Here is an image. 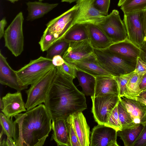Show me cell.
<instances>
[{
    "instance_id": "f5cc1de1",
    "label": "cell",
    "mask_w": 146,
    "mask_h": 146,
    "mask_svg": "<svg viewBox=\"0 0 146 146\" xmlns=\"http://www.w3.org/2000/svg\"><path fill=\"white\" fill-rule=\"evenodd\" d=\"M39 1H42L43 0H38Z\"/></svg>"
},
{
    "instance_id": "8d00e7d4",
    "label": "cell",
    "mask_w": 146,
    "mask_h": 146,
    "mask_svg": "<svg viewBox=\"0 0 146 146\" xmlns=\"http://www.w3.org/2000/svg\"><path fill=\"white\" fill-rule=\"evenodd\" d=\"M110 0H94L95 7L98 10L107 16L110 6Z\"/></svg>"
},
{
    "instance_id": "7dc6e473",
    "label": "cell",
    "mask_w": 146,
    "mask_h": 146,
    "mask_svg": "<svg viewBox=\"0 0 146 146\" xmlns=\"http://www.w3.org/2000/svg\"><path fill=\"white\" fill-rule=\"evenodd\" d=\"M136 99L142 102L146 106V100L137 97Z\"/></svg>"
},
{
    "instance_id": "c3c4849f",
    "label": "cell",
    "mask_w": 146,
    "mask_h": 146,
    "mask_svg": "<svg viewBox=\"0 0 146 146\" xmlns=\"http://www.w3.org/2000/svg\"><path fill=\"white\" fill-rule=\"evenodd\" d=\"M78 0H61L62 2H66L69 3H71L75 1H76Z\"/></svg>"
},
{
    "instance_id": "30bf717a",
    "label": "cell",
    "mask_w": 146,
    "mask_h": 146,
    "mask_svg": "<svg viewBox=\"0 0 146 146\" xmlns=\"http://www.w3.org/2000/svg\"><path fill=\"white\" fill-rule=\"evenodd\" d=\"M78 10V7L76 4L46 24V28L53 35L57 42L63 39L65 34L72 27Z\"/></svg>"
},
{
    "instance_id": "5b68a950",
    "label": "cell",
    "mask_w": 146,
    "mask_h": 146,
    "mask_svg": "<svg viewBox=\"0 0 146 146\" xmlns=\"http://www.w3.org/2000/svg\"><path fill=\"white\" fill-rule=\"evenodd\" d=\"M56 72V68L55 67L25 91L27 96L25 103L27 111L45 102Z\"/></svg>"
},
{
    "instance_id": "4fadbf2b",
    "label": "cell",
    "mask_w": 146,
    "mask_h": 146,
    "mask_svg": "<svg viewBox=\"0 0 146 146\" xmlns=\"http://www.w3.org/2000/svg\"><path fill=\"white\" fill-rule=\"evenodd\" d=\"M117 131L104 125L98 124L92 130L90 146H119L117 141Z\"/></svg>"
},
{
    "instance_id": "8992f818",
    "label": "cell",
    "mask_w": 146,
    "mask_h": 146,
    "mask_svg": "<svg viewBox=\"0 0 146 146\" xmlns=\"http://www.w3.org/2000/svg\"><path fill=\"white\" fill-rule=\"evenodd\" d=\"M23 13L20 12L5 31V46L15 56H19L23 50L24 36Z\"/></svg>"
},
{
    "instance_id": "9c48e42d",
    "label": "cell",
    "mask_w": 146,
    "mask_h": 146,
    "mask_svg": "<svg viewBox=\"0 0 146 146\" xmlns=\"http://www.w3.org/2000/svg\"><path fill=\"white\" fill-rule=\"evenodd\" d=\"M92 102V111L98 124L105 125L108 121L112 112L117 104L119 96H91Z\"/></svg>"
},
{
    "instance_id": "ab89813d",
    "label": "cell",
    "mask_w": 146,
    "mask_h": 146,
    "mask_svg": "<svg viewBox=\"0 0 146 146\" xmlns=\"http://www.w3.org/2000/svg\"><path fill=\"white\" fill-rule=\"evenodd\" d=\"M52 60L53 64L56 67L62 65L65 62L62 56L60 55L54 56Z\"/></svg>"
},
{
    "instance_id": "f907efd6",
    "label": "cell",
    "mask_w": 146,
    "mask_h": 146,
    "mask_svg": "<svg viewBox=\"0 0 146 146\" xmlns=\"http://www.w3.org/2000/svg\"><path fill=\"white\" fill-rule=\"evenodd\" d=\"M0 108L1 110L3 108V103L2 99L0 98Z\"/></svg>"
},
{
    "instance_id": "ac0fdd59",
    "label": "cell",
    "mask_w": 146,
    "mask_h": 146,
    "mask_svg": "<svg viewBox=\"0 0 146 146\" xmlns=\"http://www.w3.org/2000/svg\"><path fill=\"white\" fill-rule=\"evenodd\" d=\"M108 48L127 60L137 63L140 52L139 48L132 42L127 36L124 40L113 43Z\"/></svg>"
},
{
    "instance_id": "f1b7e54d",
    "label": "cell",
    "mask_w": 146,
    "mask_h": 146,
    "mask_svg": "<svg viewBox=\"0 0 146 146\" xmlns=\"http://www.w3.org/2000/svg\"><path fill=\"white\" fill-rule=\"evenodd\" d=\"M120 7L124 13L144 10L146 8V0H126Z\"/></svg>"
},
{
    "instance_id": "816d5d0a",
    "label": "cell",
    "mask_w": 146,
    "mask_h": 146,
    "mask_svg": "<svg viewBox=\"0 0 146 146\" xmlns=\"http://www.w3.org/2000/svg\"><path fill=\"white\" fill-rule=\"evenodd\" d=\"M7 1H9L13 3H15L16 2H17L19 1V0H7Z\"/></svg>"
},
{
    "instance_id": "d590c367",
    "label": "cell",
    "mask_w": 146,
    "mask_h": 146,
    "mask_svg": "<svg viewBox=\"0 0 146 146\" xmlns=\"http://www.w3.org/2000/svg\"><path fill=\"white\" fill-rule=\"evenodd\" d=\"M56 67L57 70L71 76L74 79L76 77L77 71L72 63L68 62L65 60L63 64Z\"/></svg>"
},
{
    "instance_id": "f546056e",
    "label": "cell",
    "mask_w": 146,
    "mask_h": 146,
    "mask_svg": "<svg viewBox=\"0 0 146 146\" xmlns=\"http://www.w3.org/2000/svg\"><path fill=\"white\" fill-rule=\"evenodd\" d=\"M70 42L62 39L54 44L46 51V58L52 59L56 55L62 56L68 48Z\"/></svg>"
},
{
    "instance_id": "83f0119b",
    "label": "cell",
    "mask_w": 146,
    "mask_h": 146,
    "mask_svg": "<svg viewBox=\"0 0 146 146\" xmlns=\"http://www.w3.org/2000/svg\"><path fill=\"white\" fill-rule=\"evenodd\" d=\"M0 123L4 133L7 136L13 138L17 143L16 125L15 121L12 118H7L3 113H0Z\"/></svg>"
},
{
    "instance_id": "9a60e30c",
    "label": "cell",
    "mask_w": 146,
    "mask_h": 146,
    "mask_svg": "<svg viewBox=\"0 0 146 146\" xmlns=\"http://www.w3.org/2000/svg\"><path fill=\"white\" fill-rule=\"evenodd\" d=\"M120 100L135 124L146 123V106L137 99L123 97Z\"/></svg>"
},
{
    "instance_id": "1f68e13d",
    "label": "cell",
    "mask_w": 146,
    "mask_h": 146,
    "mask_svg": "<svg viewBox=\"0 0 146 146\" xmlns=\"http://www.w3.org/2000/svg\"><path fill=\"white\" fill-rule=\"evenodd\" d=\"M57 42L53 34L46 28L39 42L41 50L42 52L47 51L54 44Z\"/></svg>"
},
{
    "instance_id": "277c9868",
    "label": "cell",
    "mask_w": 146,
    "mask_h": 146,
    "mask_svg": "<svg viewBox=\"0 0 146 146\" xmlns=\"http://www.w3.org/2000/svg\"><path fill=\"white\" fill-rule=\"evenodd\" d=\"M54 67L51 59L41 56L31 60L16 72L20 85L28 87L39 80Z\"/></svg>"
},
{
    "instance_id": "d6a6232c",
    "label": "cell",
    "mask_w": 146,
    "mask_h": 146,
    "mask_svg": "<svg viewBox=\"0 0 146 146\" xmlns=\"http://www.w3.org/2000/svg\"><path fill=\"white\" fill-rule=\"evenodd\" d=\"M68 126L70 146H81L74 125L72 114L66 119Z\"/></svg>"
},
{
    "instance_id": "7c38bea8",
    "label": "cell",
    "mask_w": 146,
    "mask_h": 146,
    "mask_svg": "<svg viewBox=\"0 0 146 146\" xmlns=\"http://www.w3.org/2000/svg\"><path fill=\"white\" fill-rule=\"evenodd\" d=\"M94 48L89 40L70 42L62 57L68 62H75L95 56Z\"/></svg>"
},
{
    "instance_id": "ee69618b",
    "label": "cell",
    "mask_w": 146,
    "mask_h": 146,
    "mask_svg": "<svg viewBox=\"0 0 146 146\" xmlns=\"http://www.w3.org/2000/svg\"><path fill=\"white\" fill-rule=\"evenodd\" d=\"M6 143L7 146H17L16 143L13 138L9 137L7 136Z\"/></svg>"
},
{
    "instance_id": "d4e9b609",
    "label": "cell",
    "mask_w": 146,
    "mask_h": 146,
    "mask_svg": "<svg viewBox=\"0 0 146 146\" xmlns=\"http://www.w3.org/2000/svg\"><path fill=\"white\" fill-rule=\"evenodd\" d=\"M63 39L69 42L88 40L87 25L80 24L72 26L65 34Z\"/></svg>"
},
{
    "instance_id": "6da1fadb",
    "label": "cell",
    "mask_w": 146,
    "mask_h": 146,
    "mask_svg": "<svg viewBox=\"0 0 146 146\" xmlns=\"http://www.w3.org/2000/svg\"><path fill=\"white\" fill-rule=\"evenodd\" d=\"M73 79L56 69L44 103L52 120L66 119L70 115L87 109L85 95L75 86Z\"/></svg>"
},
{
    "instance_id": "60d3db41",
    "label": "cell",
    "mask_w": 146,
    "mask_h": 146,
    "mask_svg": "<svg viewBox=\"0 0 146 146\" xmlns=\"http://www.w3.org/2000/svg\"><path fill=\"white\" fill-rule=\"evenodd\" d=\"M139 48L140 52L139 57L146 63V40Z\"/></svg>"
},
{
    "instance_id": "ba28073f",
    "label": "cell",
    "mask_w": 146,
    "mask_h": 146,
    "mask_svg": "<svg viewBox=\"0 0 146 146\" xmlns=\"http://www.w3.org/2000/svg\"><path fill=\"white\" fill-rule=\"evenodd\" d=\"M113 43L125 40L127 35L123 21L118 10L114 9L106 16L104 21L97 25Z\"/></svg>"
},
{
    "instance_id": "681fc988",
    "label": "cell",
    "mask_w": 146,
    "mask_h": 146,
    "mask_svg": "<svg viewBox=\"0 0 146 146\" xmlns=\"http://www.w3.org/2000/svg\"><path fill=\"white\" fill-rule=\"evenodd\" d=\"M126 0H119L118 2L117 5L118 6H120Z\"/></svg>"
},
{
    "instance_id": "7bdbcfd3",
    "label": "cell",
    "mask_w": 146,
    "mask_h": 146,
    "mask_svg": "<svg viewBox=\"0 0 146 146\" xmlns=\"http://www.w3.org/2000/svg\"><path fill=\"white\" fill-rule=\"evenodd\" d=\"M139 87L141 92L146 90V74L143 76Z\"/></svg>"
},
{
    "instance_id": "7402d4cb",
    "label": "cell",
    "mask_w": 146,
    "mask_h": 146,
    "mask_svg": "<svg viewBox=\"0 0 146 146\" xmlns=\"http://www.w3.org/2000/svg\"><path fill=\"white\" fill-rule=\"evenodd\" d=\"M28 14V21H32L42 17L58 5V3L50 4L41 1H28L26 3Z\"/></svg>"
},
{
    "instance_id": "e0dca14e",
    "label": "cell",
    "mask_w": 146,
    "mask_h": 146,
    "mask_svg": "<svg viewBox=\"0 0 146 146\" xmlns=\"http://www.w3.org/2000/svg\"><path fill=\"white\" fill-rule=\"evenodd\" d=\"M95 78L94 96H119L118 84L115 77L102 76Z\"/></svg>"
},
{
    "instance_id": "836d02e7",
    "label": "cell",
    "mask_w": 146,
    "mask_h": 146,
    "mask_svg": "<svg viewBox=\"0 0 146 146\" xmlns=\"http://www.w3.org/2000/svg\"><path fill=\"white\" fill-rule=\"evenodd\" d=\"M134 72V71L127 74L115 77L118 84L120 98L124 97L127 83Z\"/></svg>"
},
{
    "instance_id": "5bb4252c",
    "label": "cell",
    "mask_w": 146,
    "mask_h": 146,
    "mask_svg": "<svg viewBox=\"0 0 146 146\" xmlns=\"http://www.w3.org/2000/svg\"><path fill=\"white\" fill-rule=\"evenodd\" d=\"M3 108L1 111L8 118H13L16 115L27 111L20 91L7 94L2 98Z\"/></svg>"
},
{
    "instance_id": "3957f363",
    "label": "cell",
    "mask_w": 146,
    "mask_h": 146,
    "mask_svg": "<svg viewBox=\"0 0 146 146\" xmlns=\"http://www.w3.org/2000/svg\"><path fill=\"white\" fill-rule=\"evenodd\" d=\"M96 60L105 70L114 77L134 71L136 63L129 61L110 50L94 49Z\"/></svg>"
},
{
    "instance_id": "f35d334b",
    "label": "cell",
    "mask_w": 146,
    "mask_h": 146,
    "mask_svg": "<svg viewBox=\"0 0 146 146\" xmlns=\"http://www.w3.org/2000/svg\"><path fill=\"white\" fill-rule=\"evenodd\" d=\"M134 72L141 75H143L146 74V63L139 57L137 60Z\"/></svg>"
},
{
    "instance_id": "bcb514c9",
    "label": "cell",
    "mask_w": 146,
    "mask_h": 146,
    "mask_svg": "<svg viewBox=\"0 0 146 146\" xmlns=\"http://www.w3.org/2000/svg\"><path fill=\"white\" fill-rule=\"evenodd\" d=\"M144 25L145 36L146 37V8L144 10Z\"/></svg>"
},
{
    "instance_id": "7a4b0ae2",
    "label": "cell",
    "mask_w": 146,
    "mask_h": 146,
    "mask_svg": "<svg viewBox=\"0 0 146 146\" xmlns=\"http://www.w3.org/2000/svg\"><path fill=\"white\" fill-rule=\"evenodd\" d=\"M14 117L19 128L17 146H41L52 129V120L44 104H41Z\"/></svg>"
},
{
    "instance_id": "cb8c5ba5",
    "label": "cell",
    "mask_w": 146,
    "mask_h": 146,
    "mask_svg": "<svg viewBox=\"0 0 146 146\" xmlns=\"http://www.w3.org/2000/svg\"><path fill=\"white\" fill-rule=\"evenodd\" d=\"M143 127V125L142 124H135L118 131L117 135L122 140L124 146H133L138 138Z\"/></svg>"
},
{
    "instance_id": "4dcf8cb0",
    "label": "cell",
    "mask_w": 146,
    "mask_h": 146,
    "mask_svg": "<svg viewBox=\"0 0 146 146\" xmlns=\"http://www.w3.org/2000/svg\"><path fill=\"white\" fill-rule=\"evenodd\" d=\"M117 108L119 119L122 129L135 125L133 123L120 100L118 104Z\"/></svg>"
},
{
    "instance_id": "4316f807",
    "label": "cell",
    "mask_w": 146,
    "mask_h": 146,
    "mask_svg": "<svg viewBox=\"0 0 146 146\" xmlns=\"http://www.w3.org/2000/svg\"><path fill=\"white\" fill-rule=\"evenodd\" d=\"M143 76L134 72L127 83L124 97L136 99L137 96L141 92L139 85Z\"/></svg>"
},
{
    "instance_id": "74e56055",
    "label": "cell",
    "mask_w": 146,
    "mask_h": 146,
    "mask_svg": "<svg viewBox=\"0 0 146 146\" xmlns=\"http://www.w3.org/2000/svg\"><path fill=\"white\" fill-rule=\"evenodd\" d=\"M133 146H146V123L143 125L142 130Z\"/></svg>"
},
{
    "instance_id": "e575fe53",
    "label": "cell",
    "mask_w": 146,
    "mask_h": 146,
    "mask_svg": "<svg viewBox=\"0 0 146 146\" xmlns=\"http://www.w3.org/2000/svg\"><path fill=\"white\" fill-rule=\"evenodd\" d=\"M117 105L113 109L107 123L104 125L115 129L117 131L122 129L119 119Z\"/></svg>"
},
{
    "instance_id": "f6af8a7d",
    "label": "cell",
    "mask_w": 146,
    "mask_h": 146,
    "mask_svg": "<svg viewBox=\"0 0 146 146\" xmlns=\"http://www.w3.org/2000/svg\"><path fill=\"white\" fill-rule=\"evenodd\" d=\"M137 97L146 100V90L141 92Z\"/></svg>"
},
{
    "instance_id": "52a82bcc",
    "label": "cell",
    "mask_w": 146,
    "mask_h": 146,
    "mask_svg": "<svg viewBox=\"0 0 146 146\" xmlns=\"http://www.w3.org/2000/svg\"><path fill=\"white\" fill-rule=\"evenodd\" d=\"M144 10L124 13L127 37L139 48L146 40L144 25Z\"/></svg>"
},
{
    "instance_id": "b9f144b4",
    "label": "cell",
    "mask_w": 146,
    "mask_h": 146,
    "mask_svg": "<svg viewBox=\"0 0 146 146\" xmlns=\"http://www.w3.org/2000/svg\"><path fill=\"white\" fill-rule=\"evenodd\" d=\"M7 21L5 17L3 18L0 21V38L1 39L4 36V29L7 24Z\"/></svg>"
},
{
    "instance_id": "603a6c76",
    "label": "cell",
    "mask_w": 146,
    "mask_h": 146,
    "mask_svg": "<svg viewBox=\"0 0 146 146\" xmlns=\"http://www.w3.org/2000/svg\"><path fill=\"white\" fill-rule=\"evenodd\" d=\"M72 115L75 127L81 146H90V127L83 114L82 112H79Z\"/></svg>"
},
{
    "instance_id": "d6986e66",
    "label": "cell",
    "mask_w": 146,
    "mask_h": 146,
    "mask_svg": "<svg viewBox=\"0 0 146 146\" xmlns=\"http://www.w3.org/2000/svg\"><path fill=\"white\" fill-rule=\"evenodd\" d=\"M86 25L88 40L94 49L101 50L107 48L113 44L98 26L93 24Z\"/></svg>"
},
{
    "instance_id": "8fae6325",
    "label": "cell",
    "mask_w": 146,
    "mask_h": 146,
    "mask_svg": "<svg viewBox=\"0 0 146 146\" xmlns=\"http://www.w3.org/2000/svg\"><path fill=\"white\" fill-rule=\"evenodd\" d=\"M93 1L78 0L76 2L78 10L72 26L80 24L97 25L104 21L106 16L95 7Z\"/></svg>"
},
{
    "instance_id": "2e32d148",
    "label": "cell",
    "mask_w": 146,
    "mask_h": 146,
    "mask_svg": "<svg viewBox=\"0 0 146 146\" xmlns=\"http://www.w3.org/2000/svg\"><path fill=\"white\" fill-rule=\"evenodd\" d=\"M0 83L18 91L27 88L19 82L16 71L13 70L8 63L7 58L0 52Z\"/></svg>"
},
{
    "instance_id": "484cf974",
    "label": "cell",
    "mask_w": 146,
    "mask_h": 146,
    "mask_svg": "<svg viewBox=\"0 0 146 146\" xmlns=\"http://www.w3.org/2000/svg\"><path fill=\"white\" fill-rule=\"evenodd\" d=\"M76 77L82 88L84 94L87 96H94V94L95 78L84 72L77 71Z\"/></svg>"
},
{
    "instance_id": "44dd1931",
    "label": "cell",
    "mask_w": 146,
    "mask_h": 146,
    "mask_svg": "<svg viewBox=\"0 0 146 146\" xmlns=\"http://www.w3.org/2000/svg\"><path fill=\"white\" fill-rule=\"evenodd\" d=\"M52 121L53 133L51 141L54 140L58 146H70L66 119H58Z\"/></svg>"
},
{
    "instance_id": "ffe728a7",
    "label": "cell",
    "mask_w": 146,
    "mask_h": 146,
    "mask_svg": "<svg viewBox=\"0 0 146 146\" xmlns=\"http://www.w3.org/2000/svg\"><path fill=\"white\" fill-rule=\"evenodd\" d=\"M72 63L77 71L84 72L95 78L102 76H113L99 65L95 56L76 61Z\"/></svg>"
}]
</instances>
